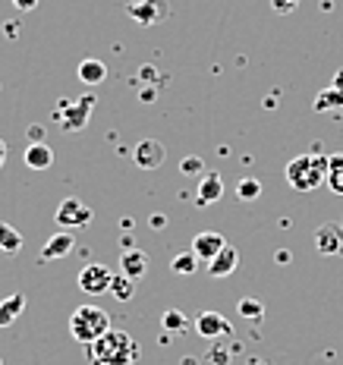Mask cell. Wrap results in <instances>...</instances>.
<instances>
[{
  "label": "cell",
  "mask_w": 343,
  "mask_h": 365,
  "mask_svg": "<svg viewBox=\"0 0 343 365\" xmlns=\"http://www.w3.org/2000/svg\"><path fill=\"white\" fill-rule=\"evenodd\" d=\"M142 101H155V88H145L142 91Z\"/></svg>",
  "instance_id": "8d00e7d4"
},
{
  "label": "cell",
  "mask_w": 343,
  "mask_h": 365,
  "mask_svg": "<svg viewBox=\"0 0 343 365\" xmlns=\"http://www.w3.org/2000/svg\"><path fill=\"white\" fill-rule=\"evenodd\" d=\"M236 264H240V252H236L230 242H227V246L208 262V274H211V277H227V274L236 271Z\"/></svg>",
  "instance_id": "9a60e30c"
},
{
  "label": "cell",
  "mask_w": 343,
  "mask_h": 365,
  "mask_svg": "<svg viewBox=\"0 0 343 365\" xmlns=\"http://www.w3.org/2000/svg\"><path fill=\"white\" fill-rule=\"evenodd\" d=\"M86 349H88V359L95 365H139L142 359L139 344L126 331H117V328H111L104 337H98Z\"/></svg>",
  "instance_id": "6da1fadb"
},
{
  "label": "cell",
  "mask_w": 343,
  "mask_h": 365,
  "mask_svg": "<svg viewBox=\"0 0 343 365\" xmlns=\"http://www.w3.org/2000/svg\"><path fill=\"white\" fill-rule=\"evenodd\" d=\"M252 365H265V362H252Z\"/></svg>",
  "instance_id": "f35d334b"
},
{
  "label": "cell",
  "mask_w": 343,
  "mask_h": 365,
  "mask_svg": "<svg viewBox=\"0 0 343 365\" xmlns=\"http://www.w3.org/2000/svg\"><path fill=\"white\" fill-rule=\"evenodd\" d=\"M133 161L139 170H158L167 161V148L158 139H142L139 145L133 148Z\"/></svg>",
  "instance_id": "9c48e42d"
},
{
  "label": "cell",
  "mask_w": 343,
  "mask_h": 365,
  "mask_svg": "<svg viewBox=\"0 0 343 365\" xmlns=\"http://www.w3.org/2000/svg\"><path fill=\"white\" fill-rule=\"evenodd\" d=\"M180 170L183 173H202V158H183V164H180Z\"/></svg>",
  "instance_id": "f546056e"
},
{
  "label": "cell",
  "mask_w": 343,
  "mask_h": 365,
  "mask_svg": "<svg viewBox=\"0 0 343 365\" xmlns=\"http://www.w3.org/2000/svg\"><path fill=\"white\" fill-rule=\"evenodd\" d=\"M258 195H262V182H258L255 177H246V180L236 182V199H242V202H255Z\"/></svg>",
  "instance_id": "484cf974"
},
{
  "label": "cell",
  "mask_w": 343,
  "mask_h": 365,
  "mask_svg": "<svg viewBox=\"0 0 343 365\" xmlns=\"http://www.w3.org/2000/svg\"><path fill=\"white\" fill-rule=\"evenodd\" d=\"M195 334L205 337V340H230L233 328H230V322H227L220 312L208 309V312H202V315L195 318Z\"/></svg>",
  "instance_id": "ba28073f"
},
{
  "label": "cell",
  "mask_w": 343,
  "mask_h": 365,
  "mask_svg": "<svg viewBox=\"0 0 343 365\" xmlns=\"http://www.w3.org/2000/svg\"><path fill=\"white\" fill-rule=\"evenodd\" d=\"M327 164H331V173H327V189H331V192H337V195H343V151H340V155L327 158Z\"/></svg>",
  "instance_id": "603a6c76"
},
{
  "label": "cell",
  "mask_w": 343,
  "mask_h": 365,
  "mask_svg": "<svg viewBox=\"0 0 343 365\" xmlns=\"http://www.w3.org/2000/svg\"><path fill=\"white\" fill-rule=\"evenodd\" d=\"M111 280H113V271L108 268V264L91 262V264H86V268L79 271L76 284H79V290H82V293H88V296H101V293H111Z\"/></svg>",
  "instance_id": "8992f818"
},
{
  "label": "cell",
  "mask_w": 343,
  "mask_h": 365,
  "mask_svg": "<svg viewBox=\"0 0 343 365\" xmlns=\"http://www.w3.org/2000/svg\"><path fill=\"white\" fill-rule=\"evenodd\" d=\"M51 164H54V151L44 145V142H32V145L26 148V167L29 170H48Z\"/></svg>",
  "instance_id": "ac0fdd59"
},
{
  "label": "cell",
  "mask_w": 343,
  "mask_h": 365,
  "mask_svg": "<svg viewBox=\"0 0 343 365\" xmlns=\"http://www.w3.org/2000/svg\"><path fill=\"white\" fill-rule=\"evenodd\" d=\"M189 324L195 328V322H189L186 312H180V309H164L161 331L167 334V337H180V334H186V331H189Z\"/></svg>",
  "instance_id": "2e32d148"
},
{
  "label": "cell",
  "mask_w": 343,
  "mask_h": 365,
  "mask_svg": "<svg viewBox=\"0 0 343 365\" xmlns=\"http://www.w3.org/2000/svg\"><path fill=\"white\" fill-rule=\"evenodd\" d=\"M290 258H293V255H290V252H287V249H280V252H277V264H287V262H290Z\"/></svg>",
  "instance_id": "e575fe53"
},
{
  "label": "cell",
  "mask_w": 343,
  "mask_h": 365,
  "mask_svg": "<svg viewBox=\"0 0 343 365\" xmlns=\"http://www.w3.org/2000/svg\"><path fill=\"white\" fill-rule=\"evenodd\" d=\"M183 365H199V362H195L193 356H186V359H183Z\"/></svg>",
  "instance_id": "74e56055"
},
{
  "label": "cell",
  "mask_w": 343,
  "mask_h": 365,
  "mask_svg": "<svg viewBox=\"0 0 343 365\" xmlns=\"http://www.w3.org/2000/svg\"><path fill=\"white\" fill-rule=\"evenodd\" d=\"M73 246H76V233L73 230H60V233H54V237L41 246L38 262H57V258H66L73 252Z\"/></svg>",
  "instance_id": "8fae6325"
},
{
  "label": "cell",
  "mask_w": 343,
  "mask_h": 365,
  "mask_svg": "<svg viewBox=\"0 0 343 365\" xmlns=\"http://www.w3.org/2000/svg\"><path fill=\"white\" fill-rule=\"evenodd\" d=\"M22 249V233L13 224H0V252L13 255Z\"/></svg>",
  "instance_id": "44dd1931"
},
{
  "label": "cell",
  "mask_w": 343,
  "mask_h": 365,
  "mask_svg": "<svg viewBox=\"0 0 343 365\" xmlns=\"http://www.w3.org/2000/svg\"><path fill=\"white\" fill-rule=\"evenodd\" d=\"M296 6H300V0H271V10L277 13V16H290Z\"/></svg>",
  "instance_id": "83f0119b"
},
{
  "label": "cell",
  "mask_w": 343,
  "mask_h": 365,
  "mask_svg": "<svg viewBox=\"0 0 343 365\" xmlns=\"http://www.w3.org/2000/svg\"><path fill=\"white\" fill-rule=\"evenodd\" d=\"M315 249L322 255L343 252V224H337V220H324V224L315 230Z\"/></svg>",
  "instance_id": "30bf717a"
},
{
  "label": "cell",
  "mask_w": 343,
  "mask_h": 365,
  "mask_svg": "<svg viewBox=\"0 0 343 365\" xmlns=\"http://www.w3.org/2000/svg\"><path fill=\"white\" fill-rule=\"evenodd\" d=\"M123 4H133V0H123Z\"/></svg>",
  "instance_id": "ab89813d"
},
{
  "label": "cell",
  "mask_w": 343,
  "mask_h": 365,
  "mask_svg": "<svg viewBox=\"0 0 343 365\" xmlns=\"http://www.w3.org/2000/svg\"><path fill=\"white\" fill-rule=\"evenodd\" d=\"M151 227H155V230H161V227H167V217L155 215V217H151Z\"/></svg>",
  "instance_id": "836d02e7"
},
{
  "label": "cell",
  "mask_w": 343,
  "mask_h": 365,
  "mask_svg": "<svg viewBox=\"0 0 343 365\" xmlns=\"http://www.w3.org/2000/svg\"><path fill=\"white\" fill-rule=\"evenodd\" d=\"M22 309H26V293H13L6 299H0V328H10L22 315Z\"/></svg>",
  "instance_id": "d6986e66"
},
{
  "label": "cell",
  "mask_w": 343,
  "mask_h": 365,
  "mask_svg": "<svg viewBox=\"0 0 343 365\" xmlns=\"http://www.w3.org/2000/svg\"><path fill=\"white\" fill-rule=\"evenodd\" d=\"M195 268H199V258H195L193 249L170 258V271H173V274H195Z\"/></svg>",
  "instance_id": "d4e9b609"
},
{
  "label": "cell",
  "mask_w": 343,
  "mask_h": 365,
  "mask_svg": "<svg viewBox=\"0 0 343 365\" xmlns=\"http://www.w3.org/2000/svg\"><path fill=\"white\" fill-rule=\"evenodd\" d=\"M139 82H148V86H161V76H158V70H155V66H142V70H139Z\"/></svg>",
  "instance_id": "f1b7e54d"
},
{
  "label": "cell",
  "mask_w": 343,
  "mask_h": 365,
  "mask_svg": "<svg viewBox=\"0 0 343 365\" xmlns=\"http://www.w3.org/2000/svg\"><path fill=\"white\" fill-rule=\"evenodd\" d=\"M91 208L88 205H82L79 199H63L57 205V215H54V220H57V227L60 230H82V227H88L91 224Z\"/></svg>",
  "instance_id": "5b68a950"
},
{
  "label": "cell",
  "mask_w": 343,
  "mask_h": 365,
  "mask_svg": "<svg viewBox=\"0 0 343 365\" xmlns=\"http://www.w3.org/2000/svg\"><path fill=\"white\" fill-rule=\"evenodd\" d=\"M236 312H240L242 318H262L265 306L258 299H240V302H236Z\"/></svg>",
  "instance_id": "4316f807"
},
{
  "label": "cell",
  "mask_w": 343,
  "mask_h": 365,
  "mask_svg": "<svg viewBox=\"0 0 343 365\" xmlns=\"http://www.w3.org/2000/svg\"><path fill=\"white\" fill-rule=\"evenodd\" d=\"M327 173H331V164L324 155H300L287 164L284 177L296 192H315L318 186L327 182Z\"/></svg>",
  "instance_id": "7a4b0ae2"
},
{
  "label": "cell",
  "mask_w": 343,
  "mask_h": 365,
  "mask_svg": "<svg viewBox=\"0 0 343 365\" xmlns=\"http://www.w3.org/2000/svg\"><path fill=\"white\" fill-rule=\"evenodd\" d=\"M236 353H240V346H236V344H227V340H215V346H211V353L205 356V359H208V365H230Z\"/></svg>",
  "instance_id": "ffe728a7"
},
{
  "label": "cell",
  "mask_w": 343,
  "mask_h": 365,
  "mask_svg": "<svg viewBox=\"0 0 343 365\" xmlns=\"http://www.w3.org/2000/svg\"><path fill=\"white\" fill-rule=\"evenodd\" d=\"M13 6H16V10H22V13H32L35 6H38V0H13Z\"/></svg>",
  "instance_id": "4dcf8cb0"
},
{
  "label": "cell",
  "mask_w": 343,
  "mask_h": 365,
  "mask_svg": "<svg viewBox=\"0 0 343 365\" xmlns=\"http://www.w3.org/2000/svg\"><path fill=\"white\" fill-rule=\"evenodd\" d=\"M126 10H129V19L139 22V26H155V22L170 16V4L167 0H133Z\"/></svg>",
  "instance_id": "52a82bcc"
},
{
  "label": "cell",
  "mask_w": 343,
  "mask_h": 365,
  "mask_svg": "<svg viewBox=\"0 0 343 365\" xmlns=\"http://www.w3.org/2000/svg\"><path fill=\"white\" fill-rule=\"evenodd\" d=\"M57 108H60V110L54 113V117L60 120V126H63L66 133H79V129L91 120L95 98H91V95H82V98H76V101H60Z\"/></svg>",
  "instance_id": "277c9868"
},
{
  "label": "cell",
  "mask_w": 343,
  "mask_h": 365,
  "mask_svg": "<svg viewBox=\"0 0 343 365\" xmlns=\"http://www.w3.org/2000/svg\"><path fill=\"white\" fill-rule=\"evenodd\" d=\"M331 82H334V86H331V88H337V91H340V95H343V70H340V73H334V79H331Z\"/></svg>",
  "instance_id": "d6a6232c"
},
{
  "label": "cell",
  "mask_w": 343,
  "mask_h": 365,
  "mask_svg": "<svg viewBox=\"0 0 343 365\" xmlns=\"http://www.w3.org/2000/svg\"><path fill=\"white\" fill-rule=\"evenodd\" d=\"M4 164H6V142L0 139V167H4Z\"/></svg>",
  "instance_id": "d590c367"
},
{
  "label": "cell",
  "mask_w": 343,
  "mask_h": 365,
  "mask_svg": "<svg viewBox=\"0 0 343 365\" xmlns=\"http://www.w3.org/2000/svg\"><path fill=\"white\" fill-rule=\"evenodd\" d=\"M337 108H343V95L337 88H327V91H322V95H315V110L318 113L337 110Z\"/></svg>",
  "instance_id": "cb8c5ba5"
},
{
  "label": "cell",
  "mask_w": 343,
  "mask_h": 365,
  "mask_svg": "<svg viewBox=\"0 0 343 365\" xmlns=\"http://www.w3.org/2000/svg\"><path fill=\"white\" fill-rule=\"evenodd\" d=\"M29 139H32V142H44V129L41 126H29Z\"/></svg>",
  "instance_id": "1f68e13d"
},
{
  "label": "cell",
  "mask_w": 343,
  "mask_h": 365,
  "mask_svg": "<svg viewBox=\"0 0 343 365\" xmlns=\"http://www.w3.org/2000/svg\"><path fill=\"white\" fill-rule=\"evenodd\" d=\"M120 274L133 280H142L148 274V252L145 249H126L123 258H120Z\"/></svg>",
  "instance_id": "5bb4252c"
},
{
  "label": "cell",
  "mask_w": 343,
  "mask_h": 365,
  "mask_svg": "<svg viewBox=\"0 0 343 365\" xmlns=\"http://www.w3.org/2000/svg\"><path fill=\"white\" fill-rule=\"evenodd\" d=\"M111 293H113V299L129 302V299L135 296V280H133V277H126V274H113V280H111Z\"/></svg>",
  "instance_id": "7402d4cb"
},
{
  "label": "cell",
  "mask_w": 343,
  "mask_h": 365,
  "mask_svg": "<svg viewBox=\"0 0 343 365\" xmlns=\"http://www.w3.org/2000/svg\"><path fill=\"white\" fill-rule=\"evenodd\" d=\"M224 246H227V240L215 230H202V233H195V240H193V252L199 262H211Z\"/></svg>",
  "instance_id": "4fadbf2b"
},
{
  "label": "cell",
  "mask_w": 343,
  "mask_h": 365,
  "mask_svg": "<svg viewBox=\"0 0 343 365\" xmlns=\"http://www.w3.org/2000/svg\"><path fill=\"white\" fill-rule=\"evenodd\" d=\"M108 331H111V315L98 306H79L70 315V334L76 344H82V346H91Z\"/></svg>",
  "instance_id": "3957f363"
},
{
  "label": "cell",
  "mask_w": 343,
  "mask_h": 365,
  "mask_svg": "<svg viewBox=\"0 0 343 365\" xmlns=\"http://www.w3.org/2000/svg\"><path fill=\"white\" fill-rule=\"evenodd\" d=\"M220 195H224V180H220V173H217V170L202 173L199 189H195V205H199V208H205V205L217 202Z\"/></svg>",
  "instance_id": "7c38bea8"
},
{
  "label": "cell",
  "mask_w": 343,
  "mask_h": 365,
  "mask_svg": "<svg viewBox=\"0 0 343 365\" xmlns=\"http://www.w3.org/2000/svg\"><path fill=\"white\" fill-rule=\"evenodd\" d=\"M76 76H79V82H86V86H101V82L108 79V66L95 57H86L79 63V70H76Z\"/></svg>",
  "instance_id": "e0dca14e"
}]
</instances>
